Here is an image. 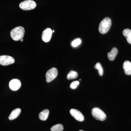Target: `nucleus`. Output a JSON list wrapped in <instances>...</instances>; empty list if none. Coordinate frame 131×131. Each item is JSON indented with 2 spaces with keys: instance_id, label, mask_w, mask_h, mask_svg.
Here are the masks:
<instances>
[{
  "instance_id": "f257e3e1",
  "label": "nucleus",
  "mask_w": 131,
  "mask_h": 131,
  "mask_svg": "<svg viewBox=\"0 0 131 131\" xmlns=\"http://www.w3.org/2000/svg\"><path fill=\"white\" fill-rule=\"evenodd\" d=\"M25 34V29L23 27H15L11 31L10 35L13 40L18 41L24 38Z\"/></svg>"
},
{
  "instance_id": "f03ea898",
  "label": "nucleus",
  "mask_w": 131,
  "mask_h": 131,
  "mask_svg": "<svg viewBox=\"0 0 131 131\" xmlns=\"http://www.w3.org/2000/svg\"><path fill=\"white\" fill-rule=\"evenodd\" d=\"M112 26V20L110 18L106 17L103 19L99 26V32L102 34H105L110 30Z\"/></svg>"
},
{
  "instance_id": "7ed1b4c3",
  "label": "nucleus",
  "mask_w": 131,
  "mask_h": 131,
  "mask_svg": "<svg viewBox=\"0 0 131 131\" xmlns=\"http://www.w3.org/2000/svg\"><path fill=\"white\" fill-rule=\"evenodd\" d=\"M91 114L94 118L101 121L105 120L106 118L105 113L98 107L93 108L91 111Z\"/></svg>"
},
{
  "instance_id": "20e7f679",
  "label": "nucleus",
  "mask_w": 131,
  "mask_h": 131,
  "mask_svg": "<svg viewBox=\"0 0 131 131\" xmlns=\"http://www.w3.org/2000/svg\"><path fill=\"white\" fill-rule=\"evenodd\" d=\"M37 6V4L32 0H27L20 3L19 7L21 9L25 11L34 9Z\"/></svg>"
},
{
  "instance_id": "39448f33",
  "label": "nucleus",
  "mask_w": 131,
  "mask_h": 131,
  "mask_svg": "<svg viewBox=\"0 0 131 131\" xmlns=\"http://www.w3.org/2000/svg\"><path fill=\"white\" fill-rule=\"evenodd\" d=\"M58 74V71L56 68H52L47 71L46 74V81L49 83L54 80Z\"/></svg>"
},
{
  "instance_id": "423d86ee",
  "label": "nucleus",
  "mask_w": 131,
  "mask_h": 131,
  "mask_svg": "<svg viewBox=\"0 0 131 131\" xmlns=\"http://www.w3.org/2000/svg\"><path fill=\"white\" fill-rule=\"evenodd\" d=\"M15 61L13 57L10 56H0V64L4 66L10 65L14 63Z\"/></svg>"
},
{
  "instance_id": "0eeeda50",
  "label": "nucleus",
  "mask_w": 131,
  "mask_h": 131,
  "mask_svg": "<svg viewBox=\"0 0 131 131\" xmlns=\"http://www.w3.org/2000/svg\"><path fill=\"white\" fill-rule=\"evenodd\" d=\"M52 31L50 28H46L43 31L42 35V40L45 42H49L51 39Z\"/></svg>"
},
{
  "instance_id": "6e6552de",
  "label": "nucleus",
  "mask_w": 131,
  "mask_h": 131,
  "mask_svg": "<svg viewBox=\"0 0 131 131\" xmlns=\"http://www.w3.org/2000/svg\"><path fill=\"white\" fill-rule=\"evenodd\" d=\"M70 112L71 115L78 121L82 122L84 120V116L79 110L72 108L71 109Z\"/></svg>"
},
{
  "instance_id": "1a4fd4ad",
  "label": "nucleus",
  "mask_w": 131,
  "mask_h": 131,
  "mask_svg": "<svg viewBox=\"0 0 131 131\" xmlns=\"http://www.w3.org/2000/svg\"><path fill=\"white\" fill-rule=\"evenodd\" d=\"M21 86V82L17 79H13L10 81L9 83V88L13 91H17L19 89Z\"/></svg>"
},
{
  "instance_id": "9d476101",
  "label": "nucleus",
  "mask_w": 131,
  "mask_h": 131,
  "mask_svg": "<svg viewBox=\"0 0 131 131\" xmlns=\"http://www.w3.org/2000/svg\"><path fill=\"white\" fill-rule=\"evenodd\" d=\"M125 74L127 75H131V62L128 61H125L123 64Z\"/></svg>"
},
{
  "instance_id": "9b49d317",
  "label": "nucleus",
  "mask_w": 131,
  "mask_h": 131,
  "mask_svg": "<svg viewBox=\"0 0 131 131\" xmlns=\"http://www.w3.org/2000/svg\"><path fill=\"white\" fill-rule=\"evenodd\" d=\"M21 110L20 108H17L13 110L8 117L9 120H13L16 118L21 113Z\"/></svg>"
},
{
  "instance_id": "f8f14e48",
  "label": "nucleus",
  "mask_w": 131,
  "mask_h": 131,
  "mask_svg": "<svg viewBox=\"0 0 131 131\" xmlns=\"http://www.w3.org/2000/svg\"><path fill=\"white\" fill-rule=\"evenodd\" d=\"M118 50L116 47H113L111 51L107 54L108 58L109 60L113 61L115 59L116 56L118 54Z\"/></svg>"
},
{
  "instance_id": "ddd939ff",
  "label": "nucleus",
  "mask_w": 131,
  "mask_h": 131,
  "mask_svg": "<svg viewBox=\"0 0 131 131\" xmlns=\"http://www.w3.org/2000/svg\"><path fill=\"white\" fill-rule=\"evenodd\" d=\"M49 114V111L48 109H45L39 114V119L42 121H45L47 119Z\"/></svg>"
},
{
  "instance_id": "4468645a",
  "label": "nucleus",
  "mask_w": 131,
  "mask_h": 131,
  "mask_svg": "<svg viewBox=\"0 0 131 131\" xmlns=\"http://www.w3.org/2000/svg\"><path fill=\"white\" fill-rule=\"evenodd\" d=\"M123 34L126 38L127 42L131 44V30L129 28L125 29L123 31Z\"/></svg>"
},
{
  "instance_id": "2eb2a0df",
  "label": "nucleus",
  "mask_w": 131,
  "mask_h": 131,
  "mask_svg": "<svg viewBox=\"0 0 131 131\" xmlns=\"http://www.w3.org/2000/svg\"><path fill=\"white\" fill-rule=\"evenodd\" d=\"M78 76V74L77 72L71 70L69 72L67 75V79L69 80H72L77 78Z\"/></svg>"
},
{
  "instance_id": "dca6fc26",
  "label": "nucleus",
  "mask_w": 131,
  "mask_h": 131,
  "mask_svg": "<svg viewBox=\"0 0 131 131\" xmlns=\"http://www.w3.org/2000/svg\"><path fill=\"white\" fill-rule=\"evenodd\" d=\"M94 68L98 70V74L100 76H102L103 75V69L101 64L100 63H97L94 66Z\"/></svg>"
},
{
  "instance_id": "f3484780",
  "label": "nucleus",
  "mask_w": 131,
  "mask_h": 131,
  "mask_svg": "<svg viewBox=\"0 0 131 131\" xmlns=\"http://www.w3.org/2000/svg\"><path fill=\"white\" fill-rule=\"evenodd\" d=\"M63 127L61 124H57L52 127L51 128V131H63Z\"/></svg>"
},
{
  "instance_id": "a211bd4d",
  "label": "nucleus",
  "mask_w": 131,
  "mask_h": 131,
  "mask_svg": "<svg viewBox=\"0 0 131 131\" xmlns=\"http://www.w3.org/2000/svg\"><path fill=\"white\" fill-rule=\"evenodd\" d=\"M81 43V40L79 38H77L75 39L71 43V45L74 47H77V46L80 45Z\"/></svg>"
},
{
  "instance_id": "6ab92c4d",
  "label": "nucleus",
  "mask_w": 131,
  "mask_h": 131,
  "mask_svg": "<svg viewBox=\"0 0 131 131\" xmlns=\"http://www.w3.org/2000/svg\"><path fill=\"white\" fill-rule=\"evenodd\" d=\"M80 82L78 81H75L71 83L70 85V88L72 89H75L79 85Z\"/></svg>"
},
{
  "instance_id": "aec40b11",
  "label": "nucleus",
  "mask_w": 131,
  "mask_h": 131,
  "mask_svg": "<svg viewBox=\"0 0 131 131\" xmlns=\"http://www.w3.org/2000/svg\"><path fill=\"white\" fill-rule=\"evenodd\" d=\"M20 42H23V41H24V39H20Z\"/></svg>"
},
{
  "instance_id": "412c9836",
  "label": "nucleus",
  "mask_w": 131,
  "mask_h": 131,
  "mask_svg": "<svg viewBox=\"0 0 131 131\" xmlns=\"http://www.w3.org/2000/svg\"><path fill=\"white\" fill-rule=\"evenodd\" d=\"M79 131H84L83 130H79Z\"/></svg>"
},
{
  "instance_id": "4be33fe9",
  "label": "nucleus",
  "mask_w": 131,
  "mask_h": 131,
  "mask_svg": "<svg viewBox=\"0 0 131 131\" xmlns=\"http://www.w3.org/2000/svg\"><path fill=\"white\" fill-rule=\"evenodd\" d=\"M54 32V30L52 31V32Z\"/></svg>"
}]
</instances>
